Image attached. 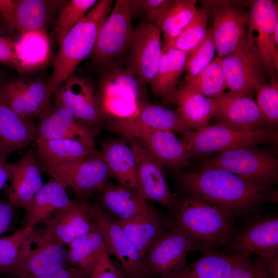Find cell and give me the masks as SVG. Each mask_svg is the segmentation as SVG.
<instances>
[{"mask_svg":"<svg viewBox=\"0 0 278 278\" xmlns=\"http://www.w3.org/2000/svg\"><path fill=\"white\" fill-rule=\"evenodd\" d=\"M257 105L269 129L278 123V83L273 78L268 84L259 86L256 91Z\"/></svg>","mask_w":278,"mask_h":278,"instance_id":"ee69618b","label":"cell"},{"mask_svg":"<svg viewBox=\"0 0 278 278\" xmlns=\"http://www.w3.org/2000/svg\"><path fill=\"white\" fill-rule=\"evenodd\" d=\"M169 224L183 228L196 251L204 253L224 246L234 234L230 211L187 194L175 198Z\"/></svg>","mask_w":278,"mask_h":278,"instance_id":"7a4b0ae2","label":"cell"},{"mask_svg":"<svg viewBox=\"0 0 278 278\" xmlns=\"http://www.w3.org/2000/svg\"><path fill=\"white\" fill-rule=\"evenodd\" d=\"M248 31L252 37L263 66L271 74L278 68V9L270 0H256L249 5Z\"/></svg>","mask_w":278,"mask_h":278,"instance_id":"4fadbf2b","label":"cell"},{"mask_svg":"<svg viewBox=\"0 0 278 278\" xmlns=\"http://www.w3.org/2000/svg\"><path fill=\"white\" fill-rule=\"evenodd\" d=\"M118 222L144 262L150 247L170 228L168 220L165 221L152 207L144 214Z\"/></svg>","mask_w":278,"mask_h":278,"instance_id":"f1b7e54d","label":"cell"},{"mask_svg":"<svg viewBox=\"0 0 278 278\" xmlns=\"http://www.w3.org/2000/svg\"><path fill=\"white\" fill-rule=\"evenodd\" d=\"M1 82V81H0V82Z\"/></svg>","mask_w":278,"mask_h":278,"instance_id":"db71d44e","label":"cell"},{"mask_svg":"<svg viewBox=\"0 0 278 278\" xmlns=\"http://www.w3.org/2000/svg\"><path fill=\"white\" fill-rule=\"evenodd\" d=\"M205 6L214 18L213 36L217 58L221 59L234 51L246 36L248 13L234 2L215 1Z\"/></svg>","mask_w":278,"mask_h":278,"instance_id":"e0dca14e","label":"cell"},{"mask_svg":"<svg viewBox=\"0 0 278 278\" xmlns=\"http://www.w3.org/2000/svg\"><path fill=\"white\" fill-rule=\"evenodd\" d=\"M95 94L105 125L133 118L147 102L144 84L129 70L118 66L102 72Z\"/></svg>","mask_w":278,"mask_h":278,"instance_id":"277c9868","label":"cell"},{"mask_svg":"<svg viewBox=\"0 0 278 278\" xmlns=\"http://www.w3.org/2000/svg\"><path fill=\"white\" fill-rule=\"evenodd\" d=\"M231 255L260 257L278 255V218L268 216L256 220L234 234L224 246Z\"/></svg>","mask_w":278,"mask_h":278,"instance_id":"ac0fdd59","label":"cell"},{"mask_svg":"<svg viewBox=\"0 0 278 278\" xmlns=\"http://www.w3.org/2000/svg\"><path fill=\"white\" fill-rule=\"evenodd\" d=\"M44 113L37 126V138H73L95 147L94 134L80 124L68 110L55 106L51 111Z\"/></svg>","mask_w":278,"mask_h":278,"instance_id":"4316f807","label":"cell"},{"mask_svg":"<svg viewBox=\"0 0 278 278\" xmlns=\"http://www.w3.org/2000/svg\"><path fill=\"white\" fill-rule=\"evenodd\" d=\"M98 192V204L118 221L144 214L151 207L138 192L119 184L106 182Z\"/></svg>","mask_w":278,"mask_h":278,"instance_id":"83f0119b","label":"cell"},{"mask_svg":"<svg viewBox=\"0 0 278 278\" xmlns=\"http://www.w3.org/2000/svg\"><path fill=\"white\" fill-rule=\"evenodd\" d=\"M173 0H131L132 16L135 14L145 23L153 24L171 5Z\"/></svg>","mask_w":278,"mask_h":278,"instance_id":"f6af8a7d","label":"cell"},{"mask_svg":"<svg viewBox=\"0 0 278 278\" xmlns=\"http://www.w3.org/2000/svg\"><path fill=\"white\" fill-rule=\"evenodd\" d=\"M15 1L0 0V15L8 26L14 29Z\"/></svg>","mask_w":278,"mask_h":278,"instance_id":"816d5d0a","label":"cell"},{"mask_svg":"<svg viewBox=\"0 0 278 278\" xmlns=\"http://www.w3.org/2000/svg\"><path fill=\"white\" fill-rule=\"evenodd\" d=\"M0 63L24 73L17 58L14 42L0 34Z\"/></svg>","mask_w":278,"mask_h":278,"instance_id":"c3c4849f","label":"cell"},{"mask_svg":"<svg viewBox=\"0 0 278 278\" xmlns=\"http://www.w3.org/2000/svg\"><path fill=\"white\" fill-rule=\"evenodd\" d=\"M229 278H267L262 264L258 259L245 256L233 266Z\"/></svg>","mask_w":278,"mask_h":278,"instance_id":"bcb514c9","label":"cell"},{"mask_svg":"<svg viewBox=\"0 0 278 278\" xmlns=\"http://www.w3.org/2000/svg\"><path fill=\"white\" fill-rule=\"evenodd\" d=\"M91 274L72 267L63 268L48 274L23 278H89Z\"/></svg>","mask_w":278,"mask_h":278,"instance_id":"681fc988","label":"cell"},{"mask_svg":"<svg viewBox=\"0 0 278 278\" xmlns=\"http://www.w3.org/2000/svg\"><path fill=\"white\" fill-rule=\"evenodd\" d=\"M183 134L182 140L192 155L221 152L228 150L249 147L272 142L275 133L272 129H237L220 123L207 125L194 131Z\"/></svg>","mask_w":278,"mask_h":278,"instance_id":"5b68a950","label":"cell"},{"mask_svg":"<svg viewBox=\"0 0 278 278\" xmlns=\"http://www.w3.org/2000/svg\"><path fill=\"white\" fill-rule=\"evenodd\" d=\"M196 1L176 0L154 24L161 31L163 43L177 38L190 22L196 11Z\"/></svg>","mask_w":278,"mask_h":278,"instance_id":"74e56055","label":"cell"},{"mask_svg":"<svg viewBox=\"0 0 278 278\" xmlns=\"http://www.w3.org/2000/svg\"><path fill=\"white\" fill-rule=\"evenodd\" d=\"M101 153L108 167L110 177L118 184L141 194L136 159L134 152L123 137L105 140L101 143Z\"/></svg>","mask_w":278,"mask_h":278,"instance_id":"484cf974","label":"cell"},{"mask_svg":"<svg viewBox=\"0 0 278 278\" xmlns=\"http://www.w3.org/2000/svg\"><path fill=\"white\" fill-rule=\"evenodd\" d=\"M34 231V228L24 227L0 238V273H9L22 246Z\"/></svg>","mask_w":278,"mask_h":278,"instance_id":"7bdbcfd3","label":"cell"},{"mask_svg":"<svg viewBox=\"0 0 278 278\" xmlns=\"http://www.w3.org/2000/svg\"><path fill=\"white\" fill-rule=\"evenodd\" d=\"M67 261L64 246L46 242L34 230L23 243L8 274L9 278L44 275L65 267Z\"/></svg>","mask_w":278,"mask_h":278,"instance_id":"7c38bea8","label":"cell"},{"mask_svg":"<svg viewBox=\"0 0 278 278\" xmlns=\"http://www.w3.org/2000/svg\"><path fill=\"white\" fill-rule=\"evenodd\" d=\"M0 97L12 110L28 120L42 114L50 98L44 82L23 79L1 82Z\"/></svg>","mask_w":278,"mask_h":278,"instance_id":"44dd1931","label":"cell"},{"mask_svg":"<svg viewBox=\"0 0 278 278\" xmlns=\"http://www.w3.org/2000/svg\"><path fill=\"white\" fill-rule=\"evenodd\" d=\"M52 1L15 0L14 29L20 34L45 30Z\"/></svg>","mask_w":278,"mask_h":278,"instance_id":"8d00e7d4","label":"cell"},{"mask_svg":"<svg viewBox=\"0 0 278 278\" xmlns=\"http://www.w3.org/2000/svg\"><path fill=\"white\" fill-rule=\"evenodd\" d=\"M129 48L126 68L144 84L150 85L157 74L162 57L161 31L153 24L140 23L134 28Z\"/></svg>","mask_w":278,"mask_h":278,"instance_id":"5bb4252c","label":"cell"},{"mask_svg":"<svg viewBox=\"0 0 278 278\" xmlns=\"http://www.w3.org/2000/svg\"><path fill=\"white\" fill-rule=\"evenodd\" d=\"M135 155L141 195L172 211L175 198L166 181L163 166L133 138L126 139Z\"/></svg>","mask_w":278,"mask_h":278,"instance_id":"ffe728a7","label":"cell"},{"mask_svg":"<svg viewBox=\"0 0 278 278\" xmlns=\"http://www.w3.org/2000/svg\"><path fill=\"white\" fill-rule=\"evenodd\" d=\"M169 225V230L153 243L146 254V278H173L185 266L187 253L196 251L183 228Z\"/></svg>","mask_w":278,"mask_h":278,"instance_id":"8992f818","label":"cell"},{"mask_svg":"<svg viewBox=\"0 0 278 278\" xmlns=\"http://www.w3.org/2000/svg\"><path fill=\"white\" fill-rule=\"evenodd\" d=\"M38 136L37 125L12 110L0 97V160L25 148Z\"/></svg>","mask_w":278,"mask_h":278,"instance_id":"cb8c5ba5","label":"cell"},{"mask_svg":"<svg viewBox=\"0 0 278 278\" xmlns=\"http://www.w3.org/2000/svg\"><path fill=\"white\" fill-rule=\"evenodd\" d=\"M95 93L88 81L72 75L54 94L55 106L71 111L94 135L102 124Z\"/></svg>","mask_w":278,"mask_h":278,"instance_id":"2e32d148","label":"cell"},{"mask_svg":"<svg viewBox=\"0 0 278 278\" xmlns=\"http://www.w3.org/2000/svg\"><path fill=\"white\" fill-rule=\"evenodd\" d=\"M37 153L41 161L57 164L93 156L99 151L83 142L73 138L44 140L37 138Z\"/></svg>","mask_w":278,"mask_h":278,"instance_id":"d6a6232c","label":"cell"},{"mask_svg":"<svg viewBox=\"0 0 278 278\" xmlns=\"http://www.w3.org/2000/svg\"><path fill=\"white\" fill-rule=\"evenodd\" d=\"M137 138L140 141L139 144L155 161L172 170L184 167L192 157L184 141L170 131H149Z\"/></svg>","mask_w":278,"mask_h":278,"instance_id":"d4e9b609","label":"cell"},{"mask_svg":"<svg viewBox=\"0 0 278 278\" xmlns=\"http://www.w3.org/2000/svg\"><path fill=\"white\" fill-rule=\"evenodd\" d=\"M72 201L66 193V188L50 178L25 210L22 227L34 228L37 224L45 223L55 213L68 206Z\"/></svg>","mask_w":278,"mask_h":278,"instance_id":"f546056e","label":"cell"},{"mask_svg":"<svg viewBox=\"0 0 278 278\" xmlns=\"http://www.w3.org/2000/svg\"><path fill=\"white\" fill-rule=\"evenodd\" d=\"M131 0H117L102 23L93 53V62L106 64L129 48L134 28Z\"/></svg>","mask_w":278,"mask_h":278,"instance_id":"30bf717a","label":"cell"},{"mask_svg":"<svg viewBox=\"0 0 278 278\" xmlns=\"http://www.w3.org/2000/svg\"><path fill=\"white\" fill-rule=\"evenodd\" d=\"M90 212L101 233L108 254L119 262L125 278H146L144 260L119 224L98 203H89Z\"/></svg>","mask_w":278,"mask_h":278,"instance_id":"8fae6325","label":"cell"},{"mask_svg":"<svg viewBox=\"0 0 278 278\" xmlns=\"http://www.w3.org/2000/svg\"><path fill=\"white\" fill-rule=\"evenodd\" d=\"M245 256H247L231 255L216 250L206 252L173 278H229L233 266Z\"/></svg>","mask_w":278,"mask_h":278,"instance_id":"836d02e7","label":"cell"},{"mask_svg":"<svg viewBox=\"0 0 278 278\" xmlns=\"http://www.w3.org/2000/svg\"><path fill=\"white\" fill-rule=\"evenodd\" d=\"M217 123L237 129L265 128L266 123L257 103L250 97L224 92L214 98Z\"/></svg>","mask_w":278,"mask_h":278,"instance_id":"603a6c76","label":"cell"},{"mask_svg":"<svg viewBox=\"0 0 278 278\" xmlns=\"http://www.w3.org/2000/svg\"><path fill=\"white\" fill-rule=\"evenodd\" d=\"M187 55L173 48L162 49L157 74L150 84L152 93L165 101H176L177 85L185 71Z\"/></svg>","mask_w":278,"mask_h":278,"instance_id":"1f68e13d","label":"cell"},{"mask_svg":"<svg viewBox=\"0 0 278 278\" xmlns=\"http://www.w3.org/2000/svg\"><path fill=\"white\" fill-rule=\"evenodd\" d=\"M113 1H98L85 16L59 43L53 70L46 86L51 97L73 75L79 64L93 54L99 29L110 12Z\"/></svg>","mask_w":278,"mask_h":278,"instance_id":"3957f363","label":"cell"},{"mask_svg":"<svg viewBox=\"0 0 278 278\" xmlns=\"http://www.w3.org/2000/svg\"><path fill=\"white\" fill-rule=\"evenodd\" d=\"M176 101L181 121L188 131H194L203 128L215 117L216 105L214 98L183 86L179 90Z\"/></svg>","mask_w":278,"mask_h":278,"instance_id":"4dcf8cb0","label":"cell"},{"mask_svg":"<svg viewBox=\"0 0 278 278\" xmlns=\"http://www.w3.org/2000/svg\"><path fill=\"white\" fill-rule=\"evenodd\" d=\"M215 52L212 27H209L202 42L187 55L185 71L186 81L196 77L209 65L215 57Z\"/></svg>","mask_w":278,"mask_h":278,"instance_id":"60d3db41","label":"cell"},{"mask_svg":"<svg viewBox=\"0 0 278 278\" xmlns=\"http://www.w3.org/2000/svg\"><path fill=\"white\" fill-rule=\"evenodd\" d=\"M12 217V205L9 201L0 200V236L9 228Z\"/></svg>","mask_w":278,"mask_h":278,"instance_id":"f907efd6","label":"cell"},{"mask_svg":"<svg viewBox=\"0 0 278 278\" xmlns=\"http://www.w3.org/2000/svg\"><path fill=\"white\" fill-rule=\"evenodd\" d=\"M67 261L73 267L91 274L105 248L102 236L97 227L68 245Z\"/></svg>","mask_w":278,"mask_h":278,"instance_id":"d590c367","label":"cell"},{"mask_svg":"<svg viewBox=\"0 0 278 278\" xmlns=\"http://www.w3.org/2000/svg\"><path fill=\"white\" fill-rule=\"evenodd\" d=\"M12 171V163L0 160V192L4 188L8 180L10 181Z\"/></svg>","mask_w":278,"mask_h":278,"instance_id":"f5cc1de1","label":"cell"},{"mask_svg":"<svg viewBox=\"0 0 278 278\" xmlns=\"http://www.w3.org/2000/svg\"><path fill=\"white\" fill-rule=\"evenodd\" d=\"M203 168H220L264 185L277 182L278 162L271 155L248 147L219 152Z\"/></svg>","mask_w":278,"mask_h":278,"instance_id":"9c48e42d","label":"cell"},{"mask_svg":"<svg viewBox=\"0 0 278 278\" xmlns=\"http://www.w3.org/2000/svg\"><path fill=\"white\" fill-rule=\"evenodd\" d=\"M220 61L231 94L250 97L264 84L263 66L250 33L247 32L237 48Z\"/></svg>","mask_w":278,"mask_h":278,"instance_id":"ba28073f","label":"cell"},{"mask_svg":"<svg viewBox=\"0 0 278 278\" xmlns=\"http://www.w3.org/2000/svg\"><path fill=\"white\" fill-rule=\"evenodd\" d=\"M211 98H216L227 89L220 59L217 57L196 77L183 85Z\"/></svg>","mask_w":278,"mask_h":278,"instance_id":"f35d334b","label":"cell"},{"mask_svg":"<svg viewBox=\"0 0 278 278\" xmlns=\"http://www.w3.org/2000/svg\"><path fill=\"white\" fill-rule=\"evenodd\" d=\"M42 172L70 187L80 197L98 191L110 177L107 165L101 153L70 162L51 164L39 159Z\"/></svg>","mask_w":278,"mask_h":278,"instance_id":"52a82bcc","label":"cell"},{"mask_svg":"<svg viewBox=\"0 0 278 278\" xmlns=\"http://www.w3.org/2000/svg\"><path fill=\"white\" fill-rule=\"evenodd\" d=\"M14 48L24 72L43 66L50 57V43L45 30L21 34L19 40L14 42Z\"/></svg>","mask_w":278,"mask_h":278,"instance_id":"e575fe53","label":"cell"},{"mask_svg":"<svg viewBox=\"0 0 278 278\" xmlns=\"http://www.w3.org/2000/svg\"><path fill=\"white\" fill-rule=\"evenodd\" d=\"M185 194L207 203L227 209L234 214L250 210L274 194L264 185L220 168H203L179 175Z\"/></svg>","mask_w":278,"mask_h":278,"instance_id":"6da1fadb","label":"cell"},{"mask_svg":"<svg viewBox=\"0 0 278 278\" xmlns=\"http://www.w3.org/2000/svg\"><path fill=\"white\" fill-rule=\"evenodd\" d=\"M89 278H125L107 253L106 248L101 253Z\"/></svg>","mask_w":278,"mask_h":278,"instance_id":"7dc6e473","label":"cell"},{"mask_svg":"<svg viewBox=\"0 0 278 278\" xmlns=\"http://www.w3.org/2000/svg\"><path fill=\"white\" fill-rule=\"evenodd\" d=\"M12 164L8 201L26 210L44 185L36 149H29Z\"/></svg>","mask_w":278,"mask_h":278,"instance_id":"7402d4cb","label":"cell"},{"mask_svg":"<svg viewBox=\"0 0 278 278\" xmlns=\"http://www.w3.org/2000/svg\"><path fill=\"white\" fill-rule=\"evenodd\" d=\"M96 0H72L63 8L56 21V34L60 43L96 4Z\"/></svg>","mask_w":278,"mask_h":278,"instance_id":"b9f144b4","label":"cell"},{"mask_svg":"<svg viewBox=\"0 0 278 278\" xmlns=\"http://www.w3.org/2000/svg\"><path fill=\"white\" fill-rule=\"evenodd\" d=\"M38 232L46 242L64 246L97 228L89 203L73 200L67 207L55 213Z\"/></svg>","mask_w":278,"mask_h":278,"instance_id":"9a60e30c","label":"cell"},{"mask_svg":"<svg viewBox=\"0 0 278 278\" xmlns=\"http://www.w3.org/2000/svg\"><path fill=\"white\" fill-rule=\"evenodd\" d=\"M107 128L126 139H136L142 134L157 130L182 133L188 131L177 111L146 102L133 118L106 124Z\"/></svg>","mask_w":278,"mask_h":278,"instance_id":"d6986e66","label":"cell"},{"mask_svg":"<svg viewBox=\"0 0 278 278\" xmlns=\"http://www.w3.org/2000/svg\"><path fill=\"white\" fill-rule=\"evenodd\" d=\"M208 13L205 6L203 8H197L193 18L185 28L173 40L163 43V48L176 49L186 55L191 52L206 36Z\"/></svg>","mask_w":278,"mask_h":278,"instance_id":"ab89813d","label":"cell"}]
</instances>
